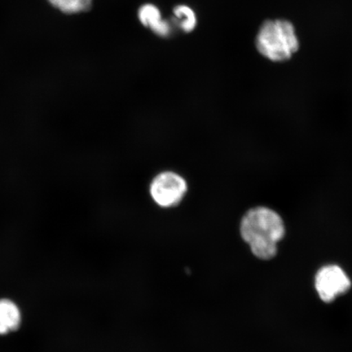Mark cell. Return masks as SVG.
<instances>
[{"label":"cell","instance_id":"6da1fadb","mask_svg":"<svg viewBox=\"0 0 352 352\" xmlns=\"http://www.w3.org/2000/svg\"><path fill=\"white\" fill-rule=\"evenodd\" d=\"M285 224L278 214L267 208L248 211L241 220V234L252 253L267 261L276 256L277 243L283 239Z\"/></svg>","mask_w":352,"mask_h":352},{"label":"cell","instance_id":"7a4b0ae2","mask_svg":"<svg viewBox=\"0 0 352 352\" xmlns=\"http://www.w3.org/2000/svg\"><path fill=\"white\" fill-rule=\"evenodd\" d=\"M255 45L265 58L274 63H283L298 52L299 41L292 22L267 20L258 30Z\"/></svg>","mask_w":352,"mask_h":352},{"label":"cell","instance_id":"3957f363","mask_svg":"<svg viewBox=\"0 0 352 352\" xmlns=\"http://www.w3.org/2000/svg\"><path fill=\"white\" fill-rule=\"evenodd\" d=\"M186 191V180L170 171H166L156 176L151 187L153 200L162 208H171L179 204Z\"/></svg>","mask_w":352,"mask_h":352},{"label":"cell","instance_id":"277c9868","mask_svg":"<svg viewBox=\"0 0 352 352\" xmlns=\"http://www.w3.org/2000/svg\"><path fill=\"white\" fill-rule=\"evenodd\" d=\"M351 283L346 272L337 265L323 267L316 274L315 287L321 300L331 302L351 288Z\"/></svg>","mask_w":352,"mask_h":352},{"label":"cell","instance_id":"5b68a950","mask_svg":"<svg viewBox=\"0 0 352 352\" xmlns=\"http://www.w3.org/2000/svg\"><path fill=\"white\" fill-rule=\"evenodd\" d=\"M21 321V311L19 305L11 299H0V336L16 332L20 328Z\"/></svg>","mask_w":352,"mask_h":352},{"label":"cell","instance_id":"8992f818","mask_svg":"<svg viewBox=\"0 0 352 352\" xmlns=\"http://www.w3.org/2000/svg\"><path fill=\"white\" fill-rule=\"evenodd\" d=\"M138 16L140 22L158 36H169L171 32L169 22L162 19L161 12L155 6L144 4L140 8Z\"/></svg>","mask_w":352,"mask_h":352},{"label":"cell","instance_id":"52a82bcc","mask_svg":"<svg viewBox=\"0 0 352 352\" xmlns=\"http://www.w3.org/2000/svg\"><path fill=\"white\" fill-rule=\"evenodd\" d=\"M52 7L61 12L74 14L90 10L92 0H47Z\"/></svg>","mask_w":352,"mask_h":352},{"label":"cell","instance_id":"ba28073f","mask_svg":"<svg viewBox=\"0 0 352 352\" xmlns=\"http://www.w3.org/2000/svg\"><path fill=\"white\" fill-rule=\"evenodd\" d=\"M175 20H177L180 28L187 33L192 32L197 25V16L191 8L186 6H179L174 8Z\"/></svg>","mask_w":352,"mask_h":352}]
</instances>
